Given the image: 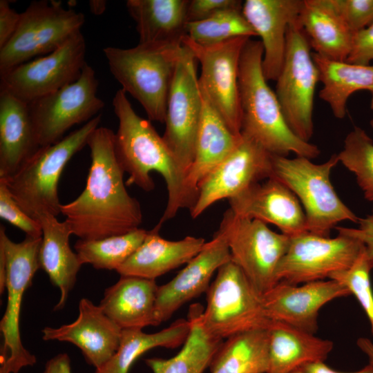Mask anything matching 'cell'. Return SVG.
<instances>
[{
    "mask_svg": "<svg viewBox=\"0 0 373 373\" xmlns=\"http://www.w3.org/2000/svg\"><path fill=\"white\" fill-rule=\"evenodd\" d=\"M182 44H142L103 49L109 70L143 107L150 121L164 123L167 99Z\"/></svg>",
    "mask_w": 373,
    "mask_h": 373,
    "instance_id": "277c9868",
    "label": "cell"
},
{
    "mask_svg": "<svg viewBox=\"0 0 373 373\" xmlns=\"http://www.w3.org/2000/svg\"><path fill=\"white\" fill-rule=\"evenodd\" d=\"M242 3L238 0H190L186 12L187 23L206 19L222 10L242 9Z\"/></svg>",
    "mask_w": 373,
    "mask_h": 373,
    "instance_id": "60d3db41",
    "label": "cell"
},
{
    "mask_svg": "<svg viewBox=\"0 0 373 373\" xmlns=\"http://www.w3.org/2000/svg\"><path fill=\"white\" fill-rule=\"evenodd\" d=\"M122 332L99 305L82 298L77 318L57 328L46 327L42 330V338L73 343L82 351L87 363L97 369L116 352Z\"/></svg>",
    "mask_w": 373,
    "mask_h": 373,
    "instance_id": "44dd1931",
    "label": "cell"
},
{
    "mask_svg": "<svg viewBox=\"0 0 373 373\" xmlns=\"http://www.w3.org/2000/svg\"><path fill=\"white\" fill-rule=\"evenodd\" d=\"M189 0H128L139 44H182L186 35Z\"/></svg>",
    "mask_w": 373,
    "mask_h": 373,
    "instance_id": "f1b7e54d",
    "label": "cell"
},
{
    "mask_svg": "<svg viewBox=\"0 0 373 373\" xmlns=\"http://www.w3.org/2000/svg\"><path fill=\"white\" fill-rule=\"evenodd\" d=\"M273 176L298 198L306 216L309 232L329 237L343 221L358 223V218L340 199L331 182L332 169L339 163L337 154L316 164L307 157L288 158L273 155Z\"/></svg>",
    "mask_w": 373,
    "mask_h": 373,
    "instance_id": "8992f818",
    "label": "cell"
},
{
    "mask_svg": "<svg viewBox=\"0 0 373 373\" xmlns=\"http://www.w3.org/2000/svg\"><path fill=\"white\" fill-rule=\"evenodd\" d=\"M310 49L298 18L288 28L284 61L275 90L287 125L308 142L314 134V95L320 82Z\"/></svg>",
    "mask_w": 373,
    "mask_h": 373,
    "instance_id": "9c48e42d",
    "label": "cell"
},
{
    "mask_svg": "<svg viewBox=\"0 0 373 373\" xmlns=\"http://www.w3.org/2000/svg\"><path fill=\"white\" fill-rule=\"evenodd\" d=\"M40 148L28 103L0 90V178L15 174Z\"/></svg>",
    "mask_w": 373,
    "mask_h": 373,
    "instance_id": "603a6c76",
    "label": "cell"
},
{
    "mask_svg": "<svg viewBox=\"0 0 373 373\" xmlns=\"http://www.w3.org/2000/svg\"><path fill=\"white\" fill-rule=\"evenodd\" d=\"M190 331L189 320L179 319L169 327L153 334L141 329H122L119 347L114 355L94 373H128L132 364L149 350L174 348L186 341Z\"/></svg>",
    "mask_w": 373,
    "mask_h": 373,
    "instance_id": "d6a6232c",
    "label": "cell"
},
{
    "mask_svg": "<svg viewBox=\"0 0 373 373\" xmlns=\"http://www.w3.org/2000/svg\"><path fill=\"white\" fill-rule=\"evenodd\" d=\"M358 347L367 356L369 363L373 364V343L367 338H359L357 341Z\"/></svg>",
    "mask_w": 373,
    "mask_h": 373,
    "instance_id": "7dc6e473",
    "label": "cell"
},
{
    "mask_svg": "<svg viewBox=\"0 0 373 373\" xmlns=\"http://www.w3.org/2000/svg\"><path fill=\"white\" fill-rule=\"evenodd\" d=\"M250 38L239 37L212 46L199 45L186 35L182 39L201 66L198 77L201 89L238 136L241 135L240 61Z\"/></svg>",
    "mask_w": 373,
    "mask_h": 373,
    "instance_id": "2e32d148",
    "label": "cell"
},
{
    "mask_svg": "<svg viewBox=\"0 0 373 373\" xmlns=\"http://www.w3.org/2000/svg\"><path fill=\"white\" fill-rule=\"evenodd\" d=\"M202 309L198 305L191 307L188 320L189 334L182 350L168 359L150 358L146 364L153 373H203L222 343L211 334L201 318Z\"/></svg>",
    "mask_w": 373,
    "mask_h": 373,
    "instance_id": "1f68e13d",
    "label": "cell"
},
{
    "mask_svg": "<svg viewBox=\"0 0 373 373\" xmlns=\"http://www.w3.org/2000/svg\"><path fill=\"white\" fill-rule=\"evenodd\" d=\"M207 330L221 340L255 329H267L274 321L267 316L262 295L233 262L223 265L207 291L201 314Z\"/></svg>",
    "mask_w": 373,
    "mask_h": 373,
    "instance_id": "ba28073f",
    "label": "cell"
},
{
    "mask_svg": "<svg viewBox=\"0 0 373 373\" xmlns=\"http://www.w3.org/2000/svg\"><path fill=\"white\" fill-rule=\"evenodd\" d=\"M83 13L64 8L60 2L39 1L21 13L18 27L0 48V73L59 48L84 23Z\"/></svg>",
    "mask_w": 373,
    "mask_h": 373,
    "instance_id": "30bf717a",
    "label": "cell"
},
{
    "mask_svg": "<svg viewBox=\"0 0 373 373\" xmlns=\"http://www.w3.org/2000/svg\"><path fill=\"white\" fill-rule=\"evenodd\" d=\"M262 56L261 41L249 39L239 66L241 134L274 155L287 157L293 153L310 160L317 157L318 147L299 138L287 125L276 95L265 77Z\"/></svg>",
    "mask_w": 373,
    "mask_h": 373,
    "instance_id": "3957f363",
    "label": "cell"
},
{
    "mask_svg": "<svg viewBox=\"0 0 373 373\" xmlns=\"http://www.w3.org/2000/svg\"><path fill=\"white\" fill-rule=\"evenodd\" d=\"M337 231L335 238L309 231L290 237L276 271V283L299 285L321 280L350 267L364 253V245L358 238Z\"/></svg>",
    "mask_w": 373,
    "mask_h": 373,
    "instance_id": "7c38bea8",
    "label": "cell"
},
{
    "mask_svg": "<svg viewBox=\"0 0 373 373\" xmlns=\"http://www.w3.org/2000/svg\"><path fill=\"white\" fill-rule=\"evenodd\" d=\"M300 368L307 373H373V364L370 363L363 369L353 372H338L329 367L324 362L307 363L300 367Z\"/></svg>",
    "mask_w": 373,
    "mask_h": 373,
    "instance_id": "bcb514c9",
    "label": "cell"
},
{
    "mask_svg": "<svg viewBox=\"0 0 373 373\" xmlns=\"http://www.w3.org/2000/svg\"><path fill=\"white\" fill-rule=\"evenodd\" d=\"M158 224L148 233L138 249L116 271L120 276L156 278L186 264L203 248L202 238L186 236L179 240H169L159 233Z\"/></svg>",
    "mask_w": 373,
    "mask_h": 373,
    "instance_id": "cb8c5ba5",
    "label": "cell"
},
{
    "mask_svg": "<svg viewBox=\"0 0 373 373\" xmlns=\"http://www.w3.org/2000/svg\"><path fill=\"white\" fill-rule=\"evenodd\" d=\"M303 0H246L242 12L261 39L262 70L267 81H276L281 70L289 24L297 19Z\"/></svg>",
    "mask_w": 373,
    "mask_h": 373,
    "instance_id": "7402d4cb",
    "label": "cell"
},
{
    "mask_svg": "<svg viewBox=\"0 0 373 373\" xmlns=\"http://www.w3.org/2000/svg\"><path fill=\"white\" fill-rule=\"evenodd\" d=\"M267 334V373H289L307 363L324 362L333 349L331 341L278 321L272 323Z\"/></svg>",
    "mask_w": 373,
    "mask_h": 373,
    "instance_id": "83f0119b",
    "label": "cell"
},
{
    "mask_svg": "<svg viewBox=\"0 0 373 373\" xmlns=\"http://www.w3.org/2000/svg\"><path fill=\"white\" fill-rule=\"evenodd\" d=\"M372 269L364 253L348 269L331 274L329 279L336 280L345 286L363 307L373 334V291L370 280Z\"/></svg>",
    "mask_w": 373,
    "mask_h": 373,
    "instance_id": "74e56055",
    "label": "cell"
},
{
    "mask_svg": "<svg viewBox=\"0 0 373 373\" xmlns=\"http://www.w3.org/2000/svg\"><path fill=\"white\" fill-rule=\"evenodd\" d=\"M230 260L227 239L218 229L184 269L171 280L158 287L155 303L157 325L169 318L184 304L207 292L215 271Z\"/></svg>",
    "mask_w": 373,
    "mask_h": 373,
    "instance_id": "d6986e66",
    "label": "cell"
},
{
    "mask_svg": "<svg viewBox=\"0 0 373 373\" xmlns=\"http://www.w3.org/2000/svg\"><path fill=\"white\" fill-rule=\"evenodd\" d=\"M370 93H371L370 108L373 111V91L370 92Z\"/></svg>",
    "mask_w": 373,
    "mask_h": 373,
    "instance_id": "f907efd6",
    "label": "cell"
},
{
    "mask_svg": "<svg viewBox=\"0 0 373 373\" xmlns=\"http://www.w3.org/2000/svg\"><path fill=\"white\" fill-rule=\"evenodd\" d=\"M358 228L336 227V230L358 238L363 244L367 258L373 269V207L370 214L358 218Z\"/></svg>",
    "mask_w": 373,
    "mask_h": 373,
    "instance_id": "7bdbcfd3",
    "label": "cell"
},
{
    "mask_svg": "<svg viewBox=\"0 0 373 373\" xmlns=\"http://www.w3.org/2000/svg\"><path fill=\"white\" fill-rule=\"evenodd\" d=\"M148 231L138 228L124 234L99 240H78L75 249L82 265L97 269L117 270L138 249Z\"/></svg>",
    "mask_w": 373,
    "mask_h": 373,
    "instance_id": "e575fe53",
    "label": "cell"
},
{
    "mask_svg": "<svg viewBox=\"0 0 373 373\" xmlns=\"http://www.w3.org/2000/svg\"><path fill=\"white\" fill-rule=\"evenodd\" d=\"M329 2L353 34L373 22V0H329Z\"/></svg>",
    "mask_w": 373,
    "mask_h": 373,
    "instance_id": "ab89813d",
    "label": "cell"
},
{
    "mask_svg": "<svg viewBox=\"0 0 373 373\" xmlns=\"http://www.w3.org/2000/svg\"><path fill=\"white\" fill-rule=\"evenodd\" d=\"M346 61L360 65H370L373 62V22L353 34Z\"/></svg>",
    "mask_w": 373,
    "mask_h": 373,
    "instance_id": "b9f144b4",
    "label": "cell"
},
{
    "mask_svg": "<svg viewBox=\"0 0 373 373\" xmlns=\"http://www.w3.org/2000/svg\"><path fill=\"white\" fill-rule=\"evenodd\" d=\"M323 86L319 97L327 104L334 116L343 119L347 101L354 93L373 91V64L360 65L332 60L312 53Z\"/></svg>",
    "mask_w": 373,
    "mask_h": 373,
    "instance_id": "4dcf8cb0",
    "label": "cell"
},
{
    "mask_svg": "<svg viewBox=\"0 0 373 373\" xmlns=\"http://www.w3.org/2000/svg\"><path fill=\"white\" fill-rule=\"evenodd\" d=\"M90 10L95 15L102 14L106 8L105 1H90Z\"/></svg>",
    "mask_w": 373,
    "mask_h": 373,
    "instance_id": "c3c4849f",
    "label": "cell"
},
{
    "mask_svg": "<svg viewBox=\"0 0 373 373\" xmlns=\"http://www.w3.org/2000/svg\"><path fill=\"white\" fill-rule=\"evenodd\" d=\"M211 373H267V329L246 332L227 339L215 354Z\"/></svg>",
    "mask_w": 373,
    "mask_h": 373,
    "instance_id": "836d02e7",
    "label": "cell"
},
{
    "mask_svg": "<svg viewBox=\"0 0 373 373\" xmlns=\"http://www.w3.org/2000/svg\"><path fill=\"white\" fill-rule=\"evenodd\" d=\"M158 287L155 280L121 276L116 283L106 289L99 306L122 329L156 326Z\"/></svg>",
    "mask_w": 373,
    "mask_h": 373,
    "instance_id": "484cf974",
    "label": "cell"
},
{
    "mask_svg": "<svg viewBox=\"0 0 373 373\" xmlns=\"http://www.w3.org/2000/svg\"><path fill=\"white\" fill-rule=\"evenodd\" d=\"M42 236L39 250L41 268L48 274L51 283L60 291V298L55 310L64 307L73 288L82 263L69 244L71 230L66 221L46 215L39 220Z\"/></svg>",
    "mask_w": 373,
    "mask_h": 373,
    "instance_id": "4316f807",
    "label": "cell"
},
{
    "mask_svg": "<svg viewBox=\"0 0 373 373\" xmlns=\"http://www.w3.org/2000/svg\"><path fill=\"white\" fill-rule=\"evenodd\" d=\"M97 88L95 70L86 63L75 82L28 103L41 147L58 142L72 126L97 116L104 106Z\"/></svg>",
    "mask_w": 373,
    "mask_h": 373,
    "instance_id": "5bb4252c",
    "label": "cell"
},
{
    "mask_svg": "<svg viewBox=\"0 0 373 373\" xmlns=\"http://www.w3.org/2000/svg\"><path fill=\"white\" fill-rule=\"evenodd\" d=\"M298 21L314 53L332 60L346 61L353 33L329 0H303Z\"/></svg>",
    "mask_w": 373,
    "mask_h": 373,
    "instance_id": "f546056e",
    "label": "cell"
},
{
    "mask_svg": "<svg viewBox=\"0 0 373 373\" xmlns=\"http://www.w3.org/2000/svg\"><path fill=\"white\" fill-rule=\"evenodd\" d=\"M350 295L345 286L332 279L302 285L278 282L262 295V300L271 321L314 334L320 309L336 298Z\"/></svg>",
    "mask_w": 373,
    "mask_h": 373,
    "instance_id": "ac0fdd59",
    "label": "cell"
},
{
    "mask_svg": "<svg viewBox=\"0 0 373 373\" xmlns=\"http://www.w3.org/2000/svg\"><path fill=\"white\" fill-rule=\"evenodd\" d=\"M186 35L202 46H212L239 37L256 36L242 9H228L200 21L188 22Z\"/></svg>",
    "mask_w": 373,
    "mask_h": 373,
    "instance_id": "d590c367",
    "label": "cell"
},
{
    "mask_svg": "<svg viewBox=\"0 0 373 373\" xmlns=\"http://www.w3.org/2000/svg\"><path fill=\"white\" fill-rule=\"evenodd\" d=\"M183 45V44H182ZM196 59L183 45L167 99L162 138L180 169L186 174L192 164L202 110Z\"/></svg>",
    "mask_w": 373,
    "mask_h": 373,
    "instance_id": "4fadbf2b",
    "label": "cell"
},
{
    "mask_svg": "<svg viewBox=\"0 0 373 373\" xmlns=\"http://www.w3.org/2000/svg\"><path fill=\"white\" fill-rule=\"evenodd\" d=\"M114 139L115 133L106 127H98L90 134L87 146L91 162L86 186L76 199L60 206L72 233L81 240L124 234L142 222L141 206L126 190Z\"/></svg>",
    "mask_w": 373,
    "mask_h": 373,
    "instance_id": "6da1fadb",
    "label": "cell"
},
{
    "mask_svg": "<svg viewBox=\"0 0 373 373\" xmlns=\"http://www.w3.org/2000/svg\"><path fill=\"white\" fill-rule=\"evenodd\" d=\"M289 373H307L304 370H303L302 368L299 367V368H297L296 370H294L291 372H289Z\"/></svg>",
    "mask_w": 373,
    "mask_h": 373,
    "instance_id": "681fc988",
    "label": "cell"
},
{
    "mask_svg": "<svg viewBox=\"0 0 373 373\" xmlns=\"http://www.w3.org/2000/svg\"><path fill=\"white\" fill-rule=\"evenodd\" d=\"M97 115L58 142L43 146L15 174L0 178L19 207L39 222L46 215L61 213L58 195L60 176L66 165L85 145L90 134L98 128Z\"/></svg>",
    "mask_w": 373,
    "mask_h": 373,
    "instance_id": "5b68a950",
    "label": "cell"
},
{
    "mask_svg": "<svg viewBox=\"0 0 373 373\" xmlns=\"http://www.w3.org/2000/svg\"><path fill=\"white\" fill-rule=\"evenodd\" d=\"M0 217L23 231L26 236L41 238V226L28 215L17 203L6 183L0 179Z\"/></svg>",
    "mask_w": 373,
    "mask_h": 373,
    "instance_id": "f35d334b",
    "label": "cell"
},
{
    "mask_svg": "<svg viewBox=\"0 0 373 373\" xmlns=\"http://www.w3.org/2000/svg\"><path fill=\"white\" fill-rule=\"evenodd\" d=\"M21 13L11 8L7 0L0 1V48L4 46L15 32Z\"/></svg>",
    "mask_w": 373,
    "mask_h": 373,
    "instance_id": "ee69618b",
    "label": "cell"
},
{
    "mask_svg": "<svg viewBox=\"0 0 373 373\" xmlns=\"http://www.w3.org/2000/svg\"><path fill=\"white\" fill-rule=\"evenodd\" d=\"M43 373H72L70 359L66 353H60L49 359Z\"/></svg>",
    "mask_w": 373,
    "mask_h": 373,
    "instance_id": "f6af8a7d",
    "label": "cell"
},
{
    "mask_svg": "<svg viewBox=\"0 0 373 373\" xmlns=\"http://www.w3.org/2000/svg\"><path fill=\"white\" fill-rule=\"evenodd\" d=\"M236 149L200 184L192 218L222 199L235 197L251 185L273 176V155L253 139L241 134Z\"/></svg>",
    "mask_w": 373,
    "mask_h": 373,
    "instance_id": "e0dca14e",
    "label": "cell"
},
{
    "mask_svg": "<svg viewBox=\"0 0 373 373\" xmlns=\"http://www.w3.org/2000/svg\"><path fill=\"white\" fill-rule=\"evenodd\" d=\"M201 92L202 110L194 158L186 177V186L196 199L201 182L236 149L242 138L231 131L202 89Z\"/></svg>",
    "mask_w": 373,
    "mask_h": 373,
    "instance_id": "d4e9b609",
    "label": "cell"
},
{
    "mask_svg": "<svg viewBox=\"0 0 373 373\" xmlns=\"http://www.w3.org/2000/svg\"><path fill=\"white\" fill-rule=\"evenodd\" d=\"M370 124L372 128H373V118L370 120Z\"/></svg>",
    "mask_w": 373,
    "mask_h": 373,
    "instance_id": "816d5d0a",
    "label": "cell"
},
{
    "mask_svg": "<svg viewBox=\"0 0 373 373\" xmlns=\"http://www.w3.org/2000/svg\"><path fill=\"white\" fill-rule=\"evenodd\" d=\"M112 105L118 120L115 133L117 158L128 178L126 185L135 184L146 192L155 188L152 171L160 173L166 182L168 200L158 224L174 218L184 208L193 207L196 197L189 191L186 175L149 119L134 111L126 93H115Z\"/></svg>",
    "mask_w": 373,
    "mask_h": 373,
    "instance_id": "7a4b0ae2",
    "label": "cell"
},
{
    "mask_svg": "<svg viewBox=\"0 0 373 373\" xmlns=\"http://www.w3.org/2000/svg\"><path fill=\"white\" fill-rule=\"evenodd\" d=\"M41 237L26 236L21 242H15L6 235L5 227L0 226V251L5 258L7 290L6 308L0 323L3 334L0 373H18L22 367L37 362L35 356L22 344L19 320L24 293L41 268Z\"/></svg>",
    "mask_w": 373,
    "mask_h": 373,
    "instance_id": "52a82bcc",
    "label": "cell"
},
{
    "mask_svg": "<svg viewBox=\"0 0 373 373\" xmlns=\"http://www.w3.org/2000/svg\"><path fill=\"white\" fill-rule=\"evenodd\" d=\"M337 155L339 162L354 174L364 198L373 202V140L365 130L354 126Z\"/></svg>",
    "mask_w": 373,
    "mask_h": 373,
    "instance_id": "8d00e7d4",
    "label": "cell"
},
{
    "mask_svg": "<svg viewBox=\"0 0 373 373\" xmlns=\"http://www.w3.org/2000/svg\"><path fill=\"white\" fill-rule=\"evenodd\" d=\"M228 200L229 209L237 216L272 224L288 236L307 231L306 216L298 198L274 176Z\"/></svg>",
    "mask_w": 373,
    "mask_h": 373,
    "instance_id": "ffe728a7",
    "label": "cell"
},
{
    "mask_svg": "<svg viewBox=\"0 0 373 373\" xmlns=\"http://www.w3.org/2000/svg\"><path fill=\"white\" fill-rule=\"evenodd\" d=\"M219 229L227 239L231 261L265 294L276 284V271L290 236L272 231L260 220L237 216L231 209L224 213Z\"/></svg>",
    "mask_w": 373,
    "mask_h": 373,
    "instance_id": "8fae6325",
    "label": "cell"
},
{
    "mask_svg": "<svg viewBox=\"0 0 373 373\" xmlns=\"http://www.w3.org/2000/svg\"><path fill=\"white\" fill-rule=\"evenodd\" d=\"M86 51L80 31L53 52L1 73L0 90L26 103L54 93L80 77Z\"/></svg>",
    "mask_w": 373,
    "mask_h": 373,
    "instance_id": "9a60e30c",
    "label": "cell"
}]
</instances>
